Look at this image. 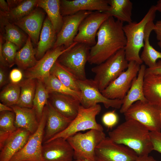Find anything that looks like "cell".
Segmentation results:
<instances>
[{"label":"cell","instance_id":"obj_1","mask_svg":"<svg viewBox=\"0 0 161 161\" xmlns=\"http://www.w3.org/2000/svg\"><path fill=\"white\" fill-rule=\"evenodd\" d=\"M123 23L111 16L102 23L97 33L96 44L90 48L88 61L90 64H100L125 48Z\"/></svg>","mask_w":161,"mask_h":161},{"label":"cell","instance_id":"obj_2","mask_svg":"<svg viewBox=\"0 0 161 161\" xmlns=\"http://www.w3.org/2000/svg\"><path fill=\"white\" fill-rule=\"evenodd\" d=\"M150 132L141 123L130 119L126 120L108 134L113 141L127 146L140 157L148 155L153 150Z\"/></svg>","mask_w":161,"mask_h":161},{"label":"cell","instance_id":"obj_3","mask_svg":"<svg viewBox=\"0 0 161 161\" xmlns=\"http://www.w3.org/2000/svg\"><path fill=\"white\" fill-rule=\"evenodd\" d=\"M157 11L155 5H152L140 22L132 21L123 25L126 38L124 48L125 57L129 62L135 61L140 65L143 64L139 52L144 46L145 28L148 23L154 20Z\"/></svg>","mask_w":161,"mask_h":161},{"label":"cell","instance_id":"obj_4","mask_svg":"<svg viewBox=\"0 0 161 161\" xmlns=\"http://www.w3.org/2000/svg\"><path fill=\"white\" fill-rule=\"evenodd\" d=\"M124 48L117 51L103 62L91 69L95 73L94 81L101 92L128 68Z\"/></svg>","mask_w":161,"mask_h":161},{"label":"cell","instance_id":"obj_5","mask_svg":"<svg viewBox=\"0 0 161 161\" xmlns=\"http://www.w3.org/2000/svg\"><path fill=\"white\" fill-rule=\"evenodd\" d=\"M106 137L103 131L92 129L78 132L66 140L74 151V160L95 161L96 147Z\"/></svg>","mask_w":161,"mask_h":161},{"label":"cell","instance_id":"obj_6","mask_svg":"<svg viewBox=\"0 0 161 161\" xmlns=\"http://www.w3.org/2000/svg\"><path fill=\"white\" fill-rule=\"evenodd\" d=\"M126 120L134 119L150 131H161V108L148 101H138L124 114Z\"/></svg>","mask_w":161,"mask_h":161},{"label":"cell","instance_id":"obj_7","mask_svg":"<svg viewBox=\"0 0 161 161\" xmlns=\"http://www.w3.org/2000/svg\"><path fill=\"white\" fill-rule=\"evenodd\" d=\"M101 110V106L99 104L89 108H85L80 105L77 116L68 126L48 141L58 137L66 140L80 131L94 129L103 131V127L96 120V116L100 113Z\"/></svg>","mask_w":161,"mask_h":161},{"label":"cell","instance_id":"obj_8","mask_svg":"<svg viewBox=\"0 0 161 161\" xmlns=\"http://www.w3.org/2000/svg\"><path fill=\"white\" fill-rule=\"evenodd\" d=\"M91 47L78 43L61 54L57 61L68 69L78 80L86 79L85 67L88 61Z\"/></svg>","mask_w":161,"mask_h":161},{"label":"cell","instance_id":"obj_9","mask_svg":"<svg viewBox=\"0 0 161 161\" xmlns=\"http://www.w3.org/2000/svg\"><path fill=\"white\" fill-rule=\"evenodd\" d=\"M47 116L46 106L38 129L31 135L24 146L9 161H44L42 155V147Z\"/></svg>","mask_w":161,"mask_h":161},{"label":"cell","instance_id":"obj_10","mask_svg":"<svg viewBox=\"0 0 161 161\" xmlns=\"http://www.w3.org/2000/svg\"><path fill=\"white\" fill-rule=\"evenodd\" d=\"M95 161H135L138 156L132 149L106 137L96 147Z\"/></svg>","mask_w":161,"mask_h":161},{"label":"cell","instance_id":"obj_11","mask_svg":"<svg viewBox=\"0 0 161 161\" xmlns=\"http://www.w3.org/2000/svg\"><path fill=\"white\" fill-rule=\"evenodd\" d=\"M81 94L80 105L85 108H89L99 103H102L106 108L112 107L120 109L123 100L110 99L105 97L99 91L93 80L86 79L78 80Z\"/></svg>","mask_w":161,"mask_h":161},{"label":"cell","instance_id":"obj_12","mask_svg":"<svg viewBox=\"0 0 161 161\" xmlns=\"http://www.w3.org/2000/svg\"><path fill=\"white\" fill-rule=\"evenodd\" d=\"M140 65L135 61L129 62L127 69L101 92L102 95L109 99L123 100L137 77Z\"/></svg>","mask_w":161,"mask_h":161},{"label":"cell","instance_id":"obj_13","mask_svg":"<svg viewBox=\"0 0 161 161\" xmlns=\"http://www.w3.org/2000/svg\"><path fill=\"white\" fill-rule=\"evenodd\" d=\"M109 16L106 13L93 12L80 23L74 41L85 44L91 47L94 46L96 43L95 37L99 28Z\"/></svg>","mask_w":161,"mask_h":161},{"label":"cell","instance_id":"obj_14","mask_svg":"<svg viewBox=\"0 0 161 161\" xmlns=\"http://www.w3.org/2000/svg\"><path fill=\"white\" fill-rule=\"evenodd\" d=\"M77 43L74 41L66 48L64 46H61L49 50L41 59L38 60L34 66L24 71L23 73L24 76L26 78L33 79L42 81L49 75L51 69L59 56Z\"/></svg>","mask_w":161,"mask_h":161},{"label":"cell","instance_id":"obj_15","mask_svg":"<svg viewBox=\"0 0 161 161\" xmlns=\"http://www.w3.org/2000/svg\"><path fill=\"white\" fill-rule=\"evenodd\" d=\"M92 12L90 11H82L73 15L63 17L62 26L57 34L56 41L53 48L64 46L66 48L72 44L78 34L80 23Z\"/></svg>","mask_w":161,"mask_h":161},{"label":"cell","instance_id":"obj_16","mask_svg":"<svg viewBox=\"0 0 161 161\" xmlns=\"http://www.w3.org/2000/svg\"><path fill=\"white\" fill-rule=\"evenodd\" d=\"M44 161H73L74 151L67 140L58 137L43 143Z\"/></svg>","mask_w":161,"mask_h":161},{"label":"cell","instance_id":"obj_17","mask_svg":"<svg viewBox=\"0 0 161 161\" xmlns=\"http://www.w3.org/2000/svg\"><path fill=\"white\" fill-rule=\"evenodd\" d=\"M109 7V0H60L61 12L63 17L82 11L105 13Z\"/></svg>","mask_w":161,"mask_h":161},{"label":"cell","instance_id":"obj_18","mask_svg":"<svg viewBox=\"0 0 161 161\" xmlns=\"http://www.w3.org/2000/svg\"><path fill=\"white\" fill-rule=\"evenodd\" d=\"M39 7L13 24L27 34L32 42L37 45L43 23L44 13Z\"/></svg>","mask_w":161,"mask_h":161},{"label":"cell","instance_id":"obj_19","mask_svg":"<svg viewBox=\"0 0 161 161\" xmlns=\"http://www.w3.org/2000/svg\"><path fill=\"white\" fill-rule=\"evenodd\" d=\"M48 101L58 112L72 120L77 116L81 105L77 98L56 92L49 93Z\"/></svg>","mask_w":161,"mask_h":161},{"label":"cell","instance_id":"obj_20","mask_svg":"<svg viewBox=\"0 0 161 161\" xmlns=\"http://www.w3.org/2000/svg\"><path fill=\"white\" fill-rule=\"evenodd\" d=\"M46 106L47 116L43 143L49 140L64 130L72 120L58 112L49 101Z\"/></svg>","mask_w":161,"mask_h":161},{"label":"cell","instance_id":"obj_21","mask_svg":"<svg viewBox=\"0 0 161 161\" xmlns=\"http://www.w3.org/2000/svg\"><path fill=\"white\" fill-rule=\"evenodd\" d=\"M31 134L27 130L20 128L12 132L0 149V161H9L24 146Z\"/></svg>","mask_w":161,"mask_h":161},{"label":"cell","instance_id":"obj_22","mask_svg":"<svg viewBox=\"0 0 161 161\" xmlns=\"http://www.w3.org/2000/svg\"><path fill=\"white\" fill-rule=\"evenodd\" d=\"M146 69L144 64L140 65L137 77L134 79L125 97L123 99V103L120 112L124 114L134 103L138 101H148L143 92V81Z\"/></svg>","mask_w":161,"mask_h":161},{"label":"cell","instance_id":"obj_23","mask_svg":"<svg viewBox=\"0 0 161 161\" xmlns=\"http://www.w3.org/2000/svg\"><path fill=\"white\" fill-rule=\"evenodd\" d=\"M10 107L15 114L16 128H22L32 134H34L38 129L40 122L34 109L21 107L16 105Z\"/></svg>","mask_w":161,"mask_h":161},{"label":"cell","instance_id":"obj_24","mask_svg":"<svg viewBox=\"0 0 161 161\" xmlns=\"http://www.w3.org/2000/svg\"><path fill=\"white\" fill-rule=\"evenodd\" d=\"M57 34L47 16L43 22L36 49L35 57L38 61L49 50L52 48L56 41Z\"/></svg>","mask_w":161,"mask_h":161},{"label":"cell","instance_id":"obj_25","mask_svg":"<svg viewBox=\"0 0 161 161\" xmlns=\"http://www.w3.org/2000/svg\"><path fill=\"white\" fill-rule=\"evenodd\" d=\"M143 89L148 102L161 108V74L145 75Z\"/></svg>","mask_w":161,"mask_h":161},{"label":"cell","instance_id":"obj_26","mask_svg":"<svg viewBox=\"0 0 161 161\" xmlns=\"http://www.w3.org/2000/svg\"><path fill=\"white\" fill-rule=\"evenodd\" d=\"M0 35L4 40L11 42L19 49L25 43L28 37L18 26L0 16Z\"/></svg>","mask_w":161,"mask_h":161},{"label":"cell","instance_id":"obj_27","mask_svg":"<svg viewBox=\"0 0 161 161\" xmlns=\"http://www.w3.org/2000/svg\"><path fill=\"white\" fill-rule=\"evenodd\" d=\"M37 7L42 9L47 13L57 34L63 23L60 10V0H37Z\"/></svg>","mask_w":161,"mask_h":161},{"label":"cell","instance_id":"obj_28","mask_svg":"<svg viewBox=\"0 0 161 161\" xmlns=\"http://www.w3.org/2000/svg\"><path fill=\"white\" fill-rule=\"evenodd\" d=\"M154 21H152L146 25L145 31L144 46L140 56L143 62L150 68L154 66L158 59L161 60V52L156 50L150 44L149 38L151 32L155 29Z\"/></svg>","mask_w":161,"mask_h":161},{"label":"cell","instance_id":"obj_29","mask_svg":"<svg viewBox=\"0 0 161 161\" xmlns=\"http://www.w3.org/2000/svg\"><path fill=\"white\" fill-rule=\"evenodd\" d=\"M110 7L106 13L123 23L132 21L133 3L129 0H109Z\"/></svg>","mask_w":161,"mask_h":161},{"label":"cell","instance_id":"obj_30","mask_svg":"<svg viewBox=\"0 0 161 161\" xmlns=\"http://www.w3.org/2000/svg\"><path fill=\"white\" fill-rule=\"evenodd\" d=\"M36 53V50L33 47L31 39L28 36L24 46L17 52L15 64L19 69L24 71L33 67L38 61Z\"/></svg>","mask_w":161,"mask_h":161},{"label":"cell","instance_id":"obj_31","mask_svg":"<svg viewBox=\"0 0 161 161\" xmlns=\"http://www.w3.org/2000/svg\"><path fill=\"white\" fill-rule=\"evenodd\" d=\"M37 0H23L6 13L0 12V16L14 23L28 15L37 7Z\"/></svg>","mask_w":161,"mask_h":161},{"label":"cell","instance_id":"obj_32","mask_svg":"<svg viewBox=\"0 0 161 161\" xmlns=\"http://www.w3.org/2000/svg\"><path fill=\"white\" fill-rule=\"evenodd\" d=\"M37 81L35 79L26 78L19 83L21 92L16 105L22 108H32Z\"/></svg>","mask_w":161,"mask_h":161},{"label":"cell","instance_id":"obj_33","mask_svg":"<svg viewBox=\"0 0 161 161\" xmlns=\"http://www.w3.org/2000/svg\"><path fill=\"white\" fill-rule=\"evenodd\" d=\"M50 73L55 76L67 87L80 92L78 84V80L70 71L57 60L51 69Z\"/></svg>","mask_w":161,"mask_h":161},{"label":"cell","instance_id":"obj_34","mask_svg":"<svg viewBox=\"0 0 161 161\" xmlns=\"http://www.w3.org/2000/svg\"><path fill=\"white\" fill-rule=\"evenodd\" d=\"M42 81L49 93L56 92L65 94L73 96L80 100V92L72 90L67 87L52 74H50Z\"/></svg>","mask_w":161,"mask_h":161},{"label":"cell","instance_id":"obj_35","mask_svg":"<svg viewBox=\"0 0 161 161\" xmlns=\"http://www.w3.org/2000/svg\"><path fill=\"white\" fill-rule=\"evenodd\" d=\"M49 94L43 82L41 80H37L32 108L34 110L39 122L41 119L44 108L48 103Z\"/></svg>","mask_w":161,"mask_h":161},{"label":"cell","instance_id":"obj_36","mask_svg":"<svg viewBox=\"0 0 161 161\" xmlns=\"http://www.w3.org/2000/svg\"><path fill=\"white\" fill-rule=\"evenodd\" d=\"M20 92L19 83H10L0 92L1 103L10 107L16 105L19 100Z\"/></svg>","mask_w":161,"mask_h":161},{"label":"cell","instance_id":"obj_37","mask_svg":"<svg viewBox=\"0 0 161 161\" xmlns=\"http://www.w3.org/2000/svg\"><path fill=\"white\" fill-rule=\"evenodd\" d=\"M3 39L0 35V48L2 54L8 67H12L15 64V58L18 49L13 43L5 41L3 42Z\"/></svg>","mask_w":161,"mask_h":161},{"label":"cell","instance_id":"obj_38","mask_svg":"<svg viewBox=\"0 0 161 161\" xmlns=\"http://www.w3.org/2000/svg\"><path fill=\"white\" fill-rule=\"evenodd\" d=\"M15 114L13 111L0 113V130L13 132L17 129L15 125Z\"/></svg>","mask_w":161,"mask_h":161},{"label":"cell","instance_id":"obj_39","mask_svg":"<svg viewBox=\"0 0 161 161\" xmlns=\"http://www.w3.org/2000/svg\"><path fill=\"white\" fill-rule=\"evenodd\" d=\"M118 117L114 111L108 112L105 113L102 117L103 124L108 128H112L117 123Z\"/></svg>","mask_w":161,"mask_h":161},{"label":"cell","instance_id":"obj_40","mask_svg":"<svg viewBox=\"0 0 161 161\" xmlns=\"http://www.w3.org/2000/svg\"><path fill=\"white\" fill-rule=\"evenodd\" d=\"M150 136L153 150L161 153V131H150Z\"/></svg>","mask_w":161,"mask_h":161},{"label":"cell","instance_id":"obj_41","mask_svg":"<svg viewBox=\"0 0 161 161\" xmlns=\"http://www.w3.org/2000/svg\"><path fill=\"white\" fill-rule=\"evenodd\" d=\"M24 76V73L21 70L19 69L14 68L10 72L9 80L10 83L18 84L23 80Z\"/></svg>","mask_w":161,"mask_h":161},{"label":"cell","instance_id":"obj_42","mask_svg":"<svg viewBox=\"0 0 161 161\" xmlns=\"http://www.w3.org/2000/svg\"><path fill=\"white\" fill-rule=\"evenodd\" d=\"M7 67L0 65V87L2 88L6 84L9 80L6 70Z\"/></svg>","mask_w":161,"mask_h":161},{"label":"cell","instance_id":"obj_43","mask_svg":"<svg viewBox=\"0 0 161 161\" xmlns=\"http://www.w3.org/2000/svg\"><path fill=\"white\" fill-rule=\"evenodd\" d=\"M151 73L161 74V60H159L154 66L146 68L145 75Z\"/></svg>","mask_w":161,"mask_h":161},{"label":"cell","instance_id":"obj_44","mask_svg":"<svg viewBox=\"0 0 161 161\" xmlns=\"http://www.w3.org/2000/svg\"><path fill=\"white\" fill-rule=\"evenodd\" d=\"M13 132L6 131L0 130V149L3 147L11 133Z\"/></svg>","mask_w":161,"mask_h":161},{"label":"cell","instance_id":"obj_45","mask_svg":"<svg viewBox=\"0 0 161 161\" xmlns=\"http://www.w3.org/2000/svg\"><path fill=\"white\" fill-rule=\"evenodd\" d=\"M155 25V29L154 30L156 36V38L159 41H161V20L157 21Z\"/></svg>","mask_w":161,"mask_h":161},{"label":"cell","instance_id":"obj_46","mask_svg":"<svg viewBox=\"0 0 161 161\" xmlns=\"http://www.w3.org/2000/svg\"><path fill=\"white\" fill-rule=\"evenodd\" d=\"M0 13H6L9 11V8L7 1L4 0H0Z\"/></svg>","mask_w":161,"mask_h":161},{"label":"cell","instance_id":"obj_47","mask_svg":"<svg viewBox=\"0 0 161 161\" xmlns=\"http://www.w3.org/2000/svg\"><path fill=\"white\" fill-rule=\"evenodd\" d=\"M23 0H7L9 10L18 5Z\"/></svg>","mask_w":161,"mask_h":161},{"label":"cell","instance_id":"obj_48","mask_svg":"<svg viewBox=\"0 0 161 161\" xmlns=\"http://www.w3.org/2000/svg\"><path fill=\"white\" fill-rule=\"evenodd\" d=\"M135 161H158L151 156H138Z\"/></svg>","mask_w":161,"mask_h":161},{"label":"cell","instance_id":"obj_49","mask_svg":"<svg viewBox=\"0 0 161 161\" xmlns=\"http://www.w3.org/2000/svg\"><path fill=\"white\" fill-rule=\"evenodd\" d=\"M13 111L12 108L3 103H0V112L4 111Z\"/></svg>","mask_w":161,"mask_h":161},{"label":"cell","instance_id":"obj_50","mask_svg":"<svg viewBox=\"0 0 161 161\" xmlns=\"http://www.w3.org/2000/svg\"><path fill=\"white\" fill-rule=\"evenodd\" d=\"M155 6L157 11L161 12V0L158 1Z\"/></svg>","mask_w":161,"mask_h":161},{"label":"cell","instance_id":"obj_51","mask_svg":"<svg viewBox=\"0 0 161 161\" xmlns=\"http://www.w3.org/2000/svg\"><path fill=\"white\" fill-rule=\"evenodd\" d=\"M157 45L161 48V41H159L157 43Z\"/></svg>","mask_w":161,"mask_h":161},{"label":"cell","instance_id":"obj_52","mask_svg":"<svg viewBox=\"0 0 161 161\" xmlns=\"http://www.w3.org/2000/svg\"><path fill=\"white\" fill-rule=\"evenodd\" d=\"M73 161H83V160H74Z\"/></svg>","mask_w":161,"mask_h":161},{"label":"cell","instance_id":"obj_53","mask_svg":"<svg viewBox=\"0 0 161 161\" xmlns=\"http://www.w3.org/2000/svg\"><path fill=\"white\" fill-rule=\"evenodd\" d=\"M83 161H88L87 160H83Z\"/></svg>","mask_w":161,"mask_h":161},{"label":"cell","instance_id":"obj_54","mask_svg":"<svg viewBox=\"0 0 161 161\" xmlns=\"http://www.w3.org/2000/svg\"></svg>","mask_w":161,"mask_h":161},{"label":"cell","instance_id":"obj_55","mask_svg":"<svg viewBox=\"0 0 161 161\" xmlns=\"http://www.w3.org/2000/svg\"></svg>","mask_w":161,"mask_h":161}]
</instances>
